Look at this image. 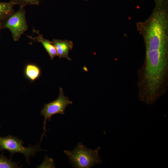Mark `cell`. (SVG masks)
Wrapping results in <instances>:
<instances>
[{"label":"cell","instance_id":"cell-1","mask_svg":"<svg viewBox=\"0 0 168 168\" xmlns=\"http://www.w3.org/2000/svg\"><path fill=\"white\" fill-rule=\"evenodd\" d=\"M137 29L142 36L146 52L168 53V15L160 12H152L143 21L138 22Z\"/></svg>","mask_w":168,"mask_h":168},{"label":"cell","instance_id":"cell-2","mask_svg":"<svg viewBox=\"0 0 168 168\" xmlns=\"http://www.w3.org/2000/svg\"><path fill=\"white\" fill-rule=\"evenodd\" d=\"M100 149L99 147L96 149H91L79 142L73 150H64L63 152L68 157L73 167L89 168L102 163L99 154Z\"/></svg>","mask_w":168,"mask_h":168},{"label":"cell","instance_id":"cell-3","mask_svg":"<svg viewBox=\"0 0 168 168\" xmlns=\"http://www.w3.org/2000/svg\"><path fill=\"white\" fill-rule=\"evenodd\" d=\"M24 142L16 137L10 135L5 137H0V150L8 151L12 156L16 153L23 154L25 156L27 162L29 164V158L34 156L38 151H46L42 150L40 144L33 146L31 145L27 147L23 146Z\"/></svg>","mask_w":168,"mask_h":168},{"label":"cell","instance_id":"cell-4","mask_svg":"<svg viewBox=\"0 0 168 168\" xmlns=\"http://www.w3.org/2000/svg\"><path fill=\"white\" fill-rule=\"evenodd\" d=\"M26 11L24 7H20L7 17L0 26V29H8L11 31L13 40L18 41L21 35L28 29L26 19Z\"/></svg>","mask_w":168,"mask_h":168},{"label":"cell","instance_id":"cell-5","mask_svg":"<svg viewBox=\"0 0 168 168\" xmlns=\"http://www.w3.org/2000/svg\"><path fill=\"white\" fill-rule=\"evenodd\" d=\"M72 104V101L64 95L63 88L60 87L58 97L55 100L44 105L40 113L41 115L43 116L44 118L43 126L44 132L42 135L40 143L41 142L43 136H45V133L47 131L46 129L47 121H50L52 116L54 115L64 114L66 107Z\"/></svg>","mask_w":168,"mask_h":168},{"label":"cell","instance_id":"cell-6","mask_svg":"<svg viewBox=\"0 0 168 168\" xmlns=\"http://www.w3.org/2000/svg\"><path fill=\"white\" fill-rule=\"evenodd\" d=\"M52 42L56 49L57 56L60 59L66 58L69 60H72L68 56L69 51L72 49L73 46L72 41L54 39Z\"/></svg>","mask_w":168,"mask_h":168},{"label":"cell","instance_id":"cell-7","mask_svg":"<svg viewBox=\"0 0 168 168\" xmlns=\"http://www.w3.org/2000/svg\"><path fill=\"white\" fill-rule=\"evenodd\" d=\"M33 30L34 32L36 33L38 35L33 37L31 36L27 35V37L35 41H37L41 43L49 54L50 59H53L56 56H57V53L52 41L44 38L43 35L40 34L39 31L36 30L34 29H33Z\"/></svg>","mask_w":168,"mask_h":168},{"label":"cell","instance_id":"cell-8","mask_svg":"<svg viewBox=\"0 0 168 168\" xmlns=\"http://www.w3.org/2000/svg\"><path fill=\"white\" fill-rule=\"evenodd\" d=\"M41 70L40 67L34 63H28L24 69V74L26 77L31 82L38 79L41 75Z\"/></svg>","mask_w":168,"mask_h":168},{"label":"cell","instance_id":"cell-9","mask_svg":"<svg viewBox=\"0 0 168 168\" xmlns=\"http://www.w3.org/2000/svg\"><path fill=\"white\" fill-rule=\"evenodd\" d=\"M15 5L12 2H0V26L5 19L14 12L13 6Z\"/></svg>","mask_w":168,"mask_h":168},{"label":"cell","instance_id":"cell-10","mask_svg":"<svg viewBox=\"0 0 168 168\" xmlns=\"http://www.w3.org/2000/svg\"><path fill=\"white\" fill-rule=\"evenodd\" d=\"M18 163L13 162L11 159L7 158L3 154H0V168H20Z\"/></svg>","mask_w":168,"mask_h":168},{"label":"cell","instance_id":"cell-11","mask_svg":"<svg viewBox=\"0 0 168 168\" xmlns=\"http://www.w3.org/2000/svg\"><path fill=\"white\" fill-rule=\"evenodd\" d=\"M10 1L15 5H18L20 7H24L28 5H38L40 3L39 0H10Z\"/></svg>","mask_w":168,"mask_h":168},{"label":"cell","instance_id":"cell-12","mask_svg":"<svg viewBox=\"0 0 168 168\" xmlns=\"http://www.w3.org/2000/svg\"><path fill=\"white\" fill-rule=\"evenodd\" d=\"M84 1H88L89 0H84Z\"/></svg>","mask_w":168,"mask_h":168},{"label":"cell","instance_id":"cell-13","mask_svg":"<svg viewBox=\"0 0 168 168\" xmlns=\"http://www.w3.org/2000/svg\"><path fill=\"white\" fill-rule=\"evenodd\" d=\"M0 30H1L0 29Z\"/></svg>","mask_w":168,"mask_h":168}]
</instances>
